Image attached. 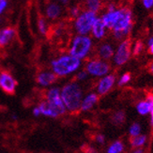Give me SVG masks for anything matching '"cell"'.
Listing matches in <instances>:
<instances>
[{"label": "cell", "instance_id": "obj_37", "mask_svg": "<svg viewBox=\"0 0 153 153\" xmlns=\"http://www.w3.org/2000/svg\"><path fill=\"white\" fill-rule=\"evenodd\" d=\"M149 54L153 55V43L149 46Z\"/></svg>", "mask_w": 153, "mask_h": 153}, {"label": "cell", "instance_id": "obj_33", "mask_svg": "<svg viewBox=\"0 0 153 153\" xmlns=\"http://www.w3.org/2000/svg\"><path fill=\"white\" fill-rule=\"evenodd\" d=\"M7 5H8V2H7V0H5V1H2V2H0V14H1V13L6 10Z\"/></svg>", "mask_w": 153, "mask_h": 153}, {"label": "cell", "instance_id": "obj_25", "mask_svg": "<svg viewBox=\"0 0 153 153\" xmlns=\"http://www.w3.org/2000/svg\"><path fill=\"white\" fill-rule=\"evenodd\" d=\"M146 100L149 103V114H150V123H151V128L153 130V93L149 92L147 96H146Z\"/></svg>", "mask_w": 153, "mask_h": 153}, {"label": "cell", "instance_id": "obj_39", "mask_svg": "<svg viewBox=\"0 0 153 153\" xmlns=\"http://www.w3.org/2000/svg\"><path fill=\"white\" fill-rule=\"evenodd\" d=\"M134 153H144V151H143V149H138L137 150H135Z\"/></svg>", "mask_w": 153, "mask_h": 153}, {"label": "cell", "instance_id": "obj_17", "mask_svg": "<svg viewBox=\"0 0 153 153\" xmlns=\"http://www.w3.org/2000/svg\"><path fill=\"white\" fill-rule=\"evenodd\" d=\"M60 13H61L60 7L56 3L50 4L47 7V9H46V15H47V17L49 19H52V20L56 19L59 15H60Z\"/></svg>", "mask_w": 153, "mask_h": 153}, {"label": "cell", "instance_id": "obj_20", "mask_svg": "<svg viewBox=\"0 0 153 153\" xmlns=\"http://www.w3.org/2000/svg\"><path fill=\"white\" fill-rule=\"evenodd\" d=\"M125 119H126V115H125V112L123 111H117L116 112L114 115L112 116L111 120L113 122V124L115 125H121L125 122Z\"/></svg>", "mask_w": 153, "mask_h": 153}, {"label": "cell", "instance_id": "obj_41", "mask_svg": "<svg viewBox=\"0 0 153 153\" xmlns=\"http://www.w3.org/2000/svg\"><path fill=\"white\" fill-rule=\"evenodd\" d=\"M150 71H151V72H152V74H153V64H152L151 68H150Z\"/></svg>", "mask_w": 153, "mask_h": 153}, {"label": "cell", "instance_id": "obj_43", "mask_svg": "<svg viewBox=\"0 0 153 153\" xmlns=\"http://www.w3.org/2000/svg\"><path fill=\"white\" fill-rule=\"evenodd\" d=\"M0 25H1V19H0Z\"/></svg>", "mask_w": 153, "mask_h": 153}, {"label": "cell", "instance_id": "obj_16", "mask_svg": "<svg viewBox=\"0 0 153 153\" xmlns=\"http://www.w3.org/2000/svg\"><path fill=\"white\" fill-rule=\"evenodd\" d=\"M99 56L102 59H109L114 55V50L110 44H102L101 47L99 48Z\"/></svg>", "mask_w": 153, "mask_h": 153}, {"label": "cell", "instance_id": "obj_28", "mask_svg": "<svg viewBox=\"0 0 153 153\" xmlns=\"http://www.w3.org/2000/svg\"><path fill=\"white\" fill-rule=\"evenodd\" d=\"M143 47H144V45H143L142 42L138 41V42L135 43V45H134V51H132V53H134V56H138V55L140 54V53L142 52Z\"/></svg>", "mask_w": 153, "mask_h": 153}, {"label": "cell", "instance_id": "obj_2", "mask_svg": "<svg viewBox=\"0 0 153 153\" xmlns=\"http://www.w3.org/2000/svg\"><path fill=\"white\" fill-rule=\"evenodd\" d=\"M81 65L80 59L72 56H62L52 61V69L57 76H65L75 71Z\"/></svg>", "mask_w": 153, "mask_h": 153}, {"label": "cell", "instance_id": "obj_34", "mask_svg": "<svg viewBox=\"0 0 153 153\" xmlns=\"http://www.w3.org/2000/svg\"><path fill=\"white\" fill-rule=\"evenodd\" d=\"M71 14L72 16H78L79 15V9L77 8V7H74V8H72L71 10Z\"/></svg>", "mask_w": 153, "mask_h": 153}, {"label": "cell", "instance_id": "obj_11", "mask_svg": "<svg viewBox=\"0 0 153 153\" xmlns=\"http://www.w3.org/2000/svg\"><path fill=\"white\" fill-rule=\"evenodd\" d=\"M57 75L54 72H50V71H43L39 74L37 76V82L41 85L43 86H47L52 84H54L56 81Z\"/></svg>", "mask_w": 153, "mask_h": 153}, {"label": "cell", "instance_id": "obj_18", "mask_svg": "<svg viewBox=\"0 0 153 153\" xmlns=\"http://www.w3.org/2000/svg\"><path fill=\"white\" fill-rule=\"evenodd\" d=\"M39 111H41L42 115H44L46 117H56V114L53 112V110L51 109L48 102L46 101H43V102H42L41 103H39Z\"/></svg>", "mask_w": 153, "mask_h": 153}, {"label": "cell", "instance_id": "obj_22", "mask_svg": "<svg viewBox=\"0 0 153 153\" xmlns=\"http://www.w3.org/2000/svg\"><path fill=\"white\" fill-rule=\"evenodd\" d=\"M146 140H147V136L140 134L138 136L130 138V143L134 148H139V147H142L146 143Z\"/></svg>", "mask_w": 153, "mask_h": 153}, {"label": "cell", "instance_id": "obj_10", "mask_svg": "<svg viewBox=\"0 0 153 153\" xmlns=\"http://www.w3.org/2000/svg\"><path fill=\"white\" fill-rule=\"evenodd\" d=\"M115 81H116V77L113 74H109L103 77L97 85V90L99 94L105 95L106 93H108L109 90L113 88V85H114Z\"/></svg>", "mask_w": 153, "mask_h": 153}, {"label": "cell", "instance_id": "obj_24", "mask_svg": "<svg viewBox=\"0 0 153 153\" xmlns=\"http://www.w3.org/2000/svg\"><path fill=\"white\" fill-rule=\"evenodd\" d=\"M140 132H141V126H140V124H139V123H134L130 127V130H129L130 138L140 135Z\"/></svg>", "mask_w": 153, "mask_h": 153}, {"label": "cell", "instance_id": "obj_6", "mask_svg": "<svg viewBox=\"0 0 153 153\" xmlns=\"http://www.w3.org/2000/svg\"><path fill=\"white\" fill-rule=\"evenodd\" d=\"M131 29V12L128 9L120 10V15L117 18V22L113 27L114 32H127Z\"/></svg>", "mask_w": 153, "mask_h": 153}, {"label": "cell", "instance_id": "obj_36", "mask_svg": "<svg viewBox=\"0 0 153 153\" xmlns=\"http://www.w3.org/2000/svg\"><path fill=\"white\" fill-rule=\"evenodd\" d=\"M116 10H115V5H113V4H110L108 6V12H111V11H114Z\"/></svg>", "mask_w": 153, "mask_h": 153}, {"label": "cell", "instance_id": "obj_13", "mask_svg": "<svg viewBox=\"0 0 153 153\" xmlns=\"http://www.w3.org/2000/svg\"><path fill=\"white\" fill-rule=\"evenodd\" d=\"M120 15V10H114L111 12H106L102 17V22L104 25L108 28H113L117 22V18Z\"/></svg>", "mask_w": 153, "mask_h": 153}, {"label": "cell", "instance_id": "obj_40", "mask_svg": "<svg viewBox=\"0 0 153 153\" xmlns=\"http://www.w3.org/2000/svg\"><path fill=\"white\" fill-rule=\"evenodd\" d=\"M153 43V37L152 38H150V39H149V45L150 46L151 44Z\"/></svg>", "mask_w": 153, "mask_h": 153}, {"label": "cell", "instance_id": "obj_21", "mask_svg": "<svg viewBox=\"0 0 153 153\" xmlns=\"http://www.w3.org/2000/svg\"><path fill=\"white\" fill-rule=\"evenodd\" d=\"M136 110L140 115L145 116L149 113V103L146 100V101H141L136 104Z\"/></svg>", "mask_w": 153, "mask_h": 153}, {"label": "cell", "instance_id": "obj_3", "mask_svg": "<svg viewBox=\"0 0 153 153\" xmlns=\"http://www.w3.org/2000/svg\"><path fill=\"white\" fill-rule=\"evenodd\" d=\"M91 39L85 35H80L74 39L71 47L70 49V55L78 59L84 58L88 54L91 48Z\"/></svg>", "mask_w": 153, "mask_h": 153}, {"label": "cell", "instance_id": "obj_23", "mask_svg": "<svg viewBox=\"0 0 153 153\" xmlns=\"http://www.w3.org/2000/svg\"><path fill=\"white\" fill-rule=\"evenodd\" d=\"M124 146L121 141H116L113 143L109 149H107V153H121L123 151Z\"/></svg>", "mask_w": 153, "mask_h": 153}, {"label": "cell", "instance_id": "obj_19", "mask_svg": "<svg viewBox=\"0 0 153 153\" xmlns=\"http://www.w3.org/2000/svg\"><path fill=\"white\" fill-rule=\"evenodd\" d=\"M85 6L89 11H93L96 13L101 9L102 2L101 0H85Z\"/></svg>", "mask_w": 153, "mask_h": 153}, {"label": "cell", "instance_id": "obj_1", "mask_svg": "<svg viewBox=\"0 0 153 153\" xmlns=\"http://www.w3.org/2000/svg\"><path fill=\"white\" fill-rule=\"evenodd\" d=\"M60 94L66 109L71 113L79 111L82 103V89L78 84H67L62 88Z\"/></svg>", "mask_w": 153, "mask_h": 153}, {"label": "cell", "instance_id": "obj_32", "mask_svg": "<svg viewBox=\"0 0 153 153\" xmlns=\"http://www.w3.org/2000/svg\"><path fill=\"white\" fill-rule=\"evenodd\" d=\"M86 77H88V72H85V71H81V72H79V74H77V79L78 80H84Z\"/></svg>", "mask_w": 153, "mask_h": 153}, {"label": "cell", "instance_id": "obj_4", "mask_svg": "<svg viewBox=\"0 0 153 153\" xmlns=\"http://www.w3.org/2000/svg\"><path fill=\"white\" fill-rule=\"evenodd\" d=\"M46 102H48L49 106L56 114V117L64 115L66 110H67L62 101L60 91L56 88H53L46 92Z\"/></svg>", "mask_w": 153, "mask_h": 153}, {"label": "cell", "instance_id": "obj_42", "mask_svg": "<svg viewBox=\"0 0 153 153\" xmlns=\"http://www.w3.org/2000/svg\"><path fill=\"white\" fill-rule=\"evenodd\" d=\"M2 1H5V0H0V2H2Z\"/></svg>", "mask_w": 153, "mask_h": 153}, {"label": "cell", "instance_id": "obj_38", "mask_svg": "<svg viewBox=\"0 0 153 153\" xmlns=\"http://www.w3.org/2000/svg\"><path fill=\"white\" fill-rule=\"evenodd\" d=\"M56 1L60 2V3H62V4H67V3L69 2V0H56Z\"/></svg>", "mask_w": 153, "mask_h": 153}, {"label": "cell", "instance_id": "obj_31", "mask_svg": "<svg viewBox=\"0 0 153 153\" xmlns=\"http://www.w3.org/2000/svg\"><path fill=\"white\" fill-rule=\"evenodd\" d=\"M95 140L99 143V144H103L105 141V137L102 134H97L95 137Z\"/></svg>", "mask_w": 153, "mask_h": 153}, {"label": "cell", "instance_id": "obj_26", "mask_svg": "<svg viewBox=\"0 0 153 153\" xmlns=\"http://www.w3.org/2000/svg\"><path fill=\"white\" fill-rule=\"evenodd\" d=\"M38 26H39V32H41L42 34H45L46 31H47V28H46V22H45V20L43 18H39V19Z\"/></svg>", "mask_w": 153, "mask_h": 153}, {"label": "cell", "instance_id": "obj_35", "mask_svg": "<svg viewBox=\"0 0 153 153\" xmlns=\"http://www.w3.org/2000/svg\"><path fill=\"white\" fill-rule=\"evenodd\" d=\"M33 114H34V116H36V117H39V115H42L41 114V111H39V107L34 108V110H33Z\"/></svg>", "mask_w": 153, "mask_h": 153}, {"label": "cell", "instance_id": "obj_5", "mask_svg": "<svg viewBox=\"0 0 153 153\" xmlns=\"http://www.w3.org/2000/svg\"><path fill=\"white\" fill-rule=\"evenodd\" d=\"M97 20L96 13L93 11H85L81 13L75 21V29L80 35H85L92 29L93 25Z\"/></svg>", "mask_w": 153, "mask_h": 153}, {"label": "cell", "instance_id": "obj_30", "mask_svg": "<svg viewBox=\"0 0 153 153\" xmlns=\"http://www.w3.org/2000/svg\"><path fill=\"white\" fill-rule=\"evenodd\" d=\"M143 4L146 9H150L153 6V0H143Z\"/></svg>", "mask_w": 153, "mask_h": 153}, {"label": "cell", "instance_id": "obj_27", "mask_svg": "<svg viewBox=\"0 0 153 153\" xmlns=\"http://www.w3.org/2000/svg\"><path fill=\"white\" fill-rule=\"evenodd\" d=\"M131 80V74L130 72H127V74H124L121 78L119 79V82H118V85L119 86H121L123 85H126L129 81Z\"/></svg>", "mask_w": 153, "mask_h": 153}, {"label": "cell", "instance_id": "obj_29", "mask_svg": "<svg viewBox=\"0 0 153 153\" xmlns=\"http://www.w3.org/2000/svg\"><path fill=\"white\" fill-rule=\"evenodd\" d=\"M83 150H84L85 153H97V150L94 148H92V147H90V146H88V145H86V146L85 145L83 147Z\"/></svg>", "mask_w": 153, "mask_h": 153}, {"label": "cell", "instance_id": "obj_14", "mask_svg": "<svg viewBox=\"0 0 153 153\" xmlns=\"http://www.w3.org/2000/svg\"><path fill=\"white\" fill-rule=\"evenodd\" d=\"M98 100H99V97L97 94H95V93H90V94H88L82 101L81 108H80V110L83 111V112L89 111L93 106L97 103Z\"/></svg>", "mask_w": 153, "mask_h": 153}, {"label": "cell", "instance_id": "obj_12", "mask_svg": "<svg viewBox=\"0 0 153 153\" xmlns=\"http://www.w3.org/2000/svg\"><path fill=\"white\" fill-rule=\"evenodd\" d=\"M15 36V29L12 27H5L0 30V47L7 46Z\"/></svg>", "mask_w": 153, "mask_h": 153}, {"label": "cell", "instance_id": "obj_7", "mask_svg": "<svg viewBox=\"0 0 153 153\" xmlns=\"http://www.w3.org/2000/svg\"><path fill=\"white\" fill-rule=\"evenodd\" d=\"M86 71L93 76H103L109 72L110 66L104 61L95 59V60H91L88 63Z\"/></svg>", "mask_w": 153, "mask_h": 153}, {"label": "cell", "instance_id": "obj_15", "mask_svg": "<svg viewBox=\"0 0 153 153\" xmlns=\"http://www.w3.org/2000/svg\"><path fill=\"white\" fill-rule=\"evenodd\" d=\"M105 27L106 26L104 25L102 20L97 19L94 23V25H93V27H92V32H93L94 37L97 39L103 38L105 35Z\"/></svg>", "mask_w": 153, "mask_h": 153}, {"label": "cell", "instance_id": "obj_8", "mask_svg": "<svg viewBox=\"0 0 153 153\" xmlns=\"http://www.w3.org/2000/svg\"><path fill=\"white\" fill-rule=\"evenodd\" d=\"M17 83L12 75L7 71H0V88L7 94L13 95L16 90Z\"/></svg>", "mask_w": 153, "mask_h": 153}, {"label": "cell", "instance_id": "obj_9", "mask_svg": "<svg viewBox=\"0 0 153 153\" xmlns=\"http://www.w3.org/2000/svg\"><path fill=\"white\" fill-rule=\"evenodd\" d=\"M131 43L130 39H125L124 42H121L115 55V63L118 66L123 65L129 60L131 53Z\"/></svg>", "mask_w": 153, "mask_h": 153}]
</instances>
